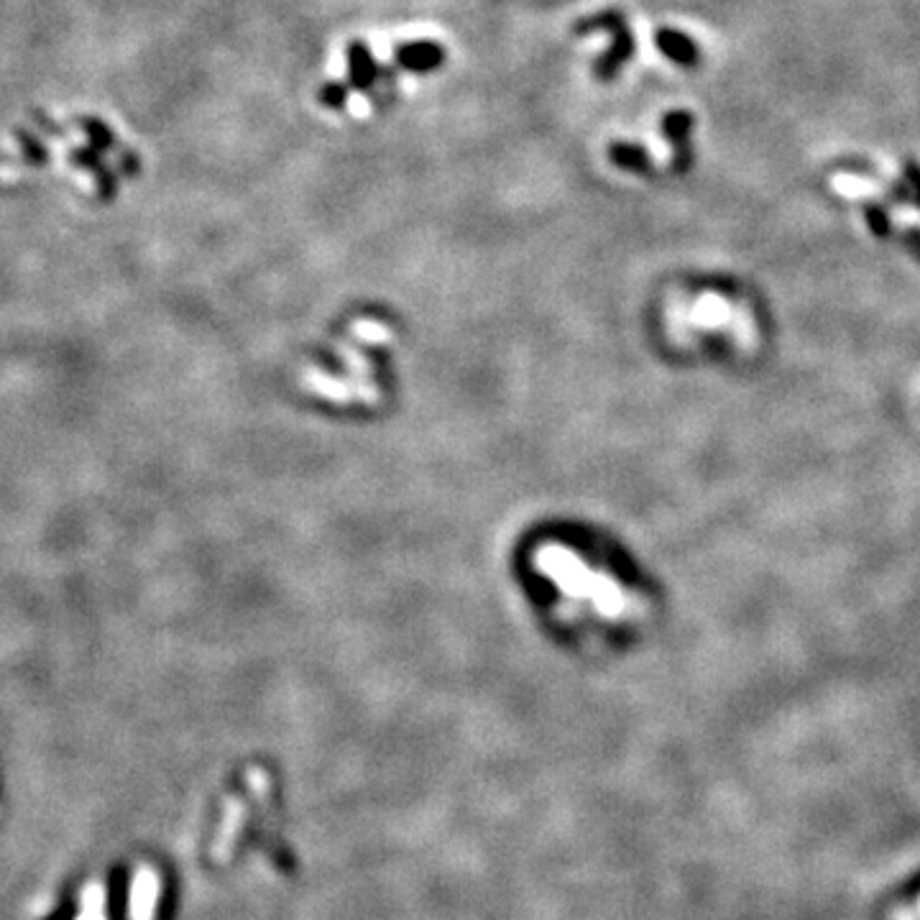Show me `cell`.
I'll use <instances>...</instances> for the list:
<instances>
[{"label": "cell", "mask_w": 920, "mask_h": 920, "mask_svg": "<svg viewBox=\"0 0 920 920\" xmlns=\"http://www.w3.org/2000/svg\"><path fill=\"white\" fill-rule=\"evenodd\" d=\"M591 31H609L611 36V44L606 52L599 56V62H596L593 75L599 77L601 82L614 80V77L622 72L624 64H627L637 52V41L629 28V21L622 11H601L596 13V16L578 21V26H575V34L578 36L591 34Z\"/></svg>", "instance_id": "1"}, {"label": "cell", "mask_w": 920, "mask_h": 920, "mask_svg": "<svg viewBox=\"0 0 920 920\" xmlns=\"http://www.w3.org/2000/svg\"><path fill=\"white\" fill-rule=\"evenodd\" d=\"M394 62H397V67L412 72V75H427V72L443 67L445 49L430 39L405 41V44L394 49Z\"/></svg>", "instance_id": "2"}, {"label": "cell", "mask_w": 920, "mask_h": 920, "mask_svg": "<svg viewBox=\"0 0 920 920\" xmlns=\"http://www.w3.org/2000/svg\"><path fill=\"white\" fill-rule=\"evenodd\" d=\"M693 128V115L688 111H670L663 118V133L670 141L673 151V171H688L690 167V149H688V136Z\"/></svg>", "instance_id": "3"}, {"label": "cell", "mask_w": 920, "mask_h": 920, "mask_svg": "<svg viewBox=\"0 0 920 920\" xmlns=\"http://www.w3.org/2000/svg\"><path fill=\"white\" fill-rule=\"evenodd\" d=\"M345 56H348L350 88L358 92H369L373 85H376V77H379L376 56H373L369 44L361 39H354L348 44V49H345Z\"/></svg>", "instance_id": "4"}, {"label": "cell", "mask_w": 920, "mask_h": 920, "mask_svg": "<svg viewBox=\"0 0 920 920\" xmlns=\"http://www.w3.org/2000/svg\"><path fill=\"white\" fill-rule=\"evenodd\" d=\"M655 47L665 60H670L678 67H695L699 64V47L695 41L675 28H657Z\"/></svg>", "instance_id": "5"}, {"label": "cell", "mask_w": 920, "mask_h": 920, "mask_svg": "<svg viewBox=\"0 0 920 920\" xmlns=\"http://www.w3.org/2000/svg\"><path fill=\"white\" fill-rule=\"evenodd\" d=\"M609 162L614 164L616 169L631 171V175H652L655 171V164H652V156L647 154L644 146H639V143H629V141H614L606 151Z\"/></svg>", "instance_id": "6"}, {"label": "cell", "mask_w": 920, "mask_h": 920, "mask_svg": "<svg viewBox=\"0 0 920 920\" xmlns=\"http://www.w3.org/2000/svg\"><path fill=\"white\" fill-rule=\"evenodd\" d=\"M833 192L846 200H867V197H882L885 195V187L869 177L849 175V171H841V175L831 177Z\"/></svg>", "instance_id": "7"}, {"label": "cell", "mask_w": 920, "mask_h": 920, "mask_svg": "<svg viewBox=\"0 0 920 920\" xmlns=\"http://www.w3.org/2000/svg\"><path fill=\"white\" fill-rule=\"evenodd\" d=\"M348 85L345 82H328L322 85L320 90V105L328 107V111H343L345 103H348Z\"/></svg>", "instance_id": "8"}, {"label": "cell", "mask_w": 920, "mask_h": 920, "mask_svg": "<svg viewBox=\"0 0 920 920\" xmlns=\"http://www.w3.org/2000/svg\"><path fill=\"white\" fill-rule=\"evenodd\" d=\"M890 218L897 228H918L920 230V210L918 207H895Z\"/></svg>", "instance_id": "9"}]
</instances>
